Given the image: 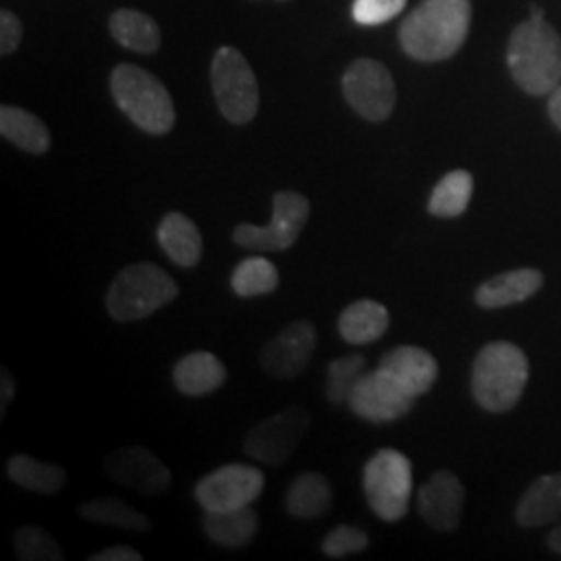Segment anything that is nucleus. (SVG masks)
Returning <instances> with one entry per match:
<instances>
[{
  "instance_id": "1",
  "label": "nucleus",
  "mask_w": 561,
  "mask_h": 561,
  "mask_svg": "<svg viewBox=\"0 0 561 561\" xmlns=\"http://www.w3.org/2000/svg\"><path fill=\"white\" fill-rule=\"evenodd\" d=\"M470 15V0H422L401 23V48L424 62L449 59L468 36Z\"/></svg>"
},
{
  "instance_id": "25",
  "label": "nucleus",
  "mask_w": 561,
  "mask_h": 561,
  "mask_svg": "<svg viewBox=\"0 0 561 561\" xmlns=\"http://www.w3.org/2000/svg\"><path fill=\"white\" fill-rule=\"evenodd\" d=\"M0 134L27 154H46L50 150V131L41 117L20 106H0Z\"/></svg>"
},
{
  "instance_id": "4",
  "label": "nucleus",
  "mask_w": 561,
  "mask_h": 561,
  "mask_svg": "<svg viewBox=\"0 0 561 561\" xmlns=\"http://www.w3.org/2000/svg\"><path fill=\"white\" fill-rule=\"evenodd\" d=\"M111 94L121 113L150 136L175 127V104L159 78L131 62H119L111 73Z\"/></svg>"
},
{
  "instance_id": "12",
  "label": "nucleus",
  "mask_w": 561,
  "mask_h": 561,
  "mask_svg": "<svg viewBox=\"0 0 561 561\" xmlns=\"http://www.w3.org/2000/svg\"><path fill=\"white\" fill-rule=\"evenodd\" d=\"M104 472L111 481L146 497H159L173 484L171 470L144 447H121L104 458Z\"/></svg>"
},
{
  "instance_id": "23",
  "label": "nucleus",
  "mask_w": 561,
  "mask_h": 561,
  "mask_svg": "<svg viewBox=\"0 0 561 561\" xmlns=\"http://www.w3.org/2000/svg\"><path fill=\"white\" fill-rule=\"evenodd\" d=\"M108 32L123 48L152 55L161 48V27L150 15L136 9H119L108 18Z\"/></svg>"
},
{
  "instance_id": "18",
  "label": "nucleus",
  "mask_w": 561,
  "mask_h": 561,
  "mask_svg": "<svg viewBox=\"0 0 561 561\" xmlns=\"http://www.w3.org/2000/svg\"><path fill=\"white\" fill-rule=\"evenodd\" d=\"M227 381V368L210 352H192L173 368V382L183 396L201 398L217 391Z\"/></svg>"
},
{
  "instance_id": "9",
  "label": "nucleus",
  "mask_w": 561,
  "mask_h": 561,
  "mask_svg": "<svg viewBox=\"0 0 561 561\" xmlns=\"http://www.w3.org/2000/svg\"><path fill=\"white\" fill-rule=\"evenodd\" d=\"M341 90L347 104L362 119L381 123L396 111V81L391 71L379 60H354L343 73Z\"/></svg>"
},
{
  "instance_id": "3",
  "label": "nucleus",
  "mask_w": 561,
  "mask_h": 561,
  "mask_svg": "<svg viewBox=\"0 0 561 561\" xmlns=\"http://www.w3.org/2000/svg\"><path fill=\"white\" fill-rule=\"evenodd\" d=\"M528 382V358L510 341L484 345L472 364V398L482 410L502 414L520 401Z\"/></svg>"
},
{
  "instance_id": "27",
  "label": "nucleus",
  "mask_w": 561,
  "mask_h": 561,
  "mask_svg": "<svg viewBox=\"0 0 561 561\" xmlns=\"http://www.w3.org/2000/svg\"><path fill=\"white\" fill-rule=\"evenodd\" d=\"M474 180L468 171L458 169L443 178L431 198H428V213L439 219H458L466 213L468 204L472 201Z\"/></svg>"
},
{
  "instance_id": "15",
  "label": "nucleus",
  "mask_w": 561,
  "mask_h": 561,
  "mask_svg": "<svg viewBox=\"0 0 561 561\" xmlns=\"http://www.w3.org/2000/svg\"><path fill=\"white\" fill-rule=\"evenodd\" d=\"M466 491L449 470H437L419 491V514L431 528L451 533L460 526Z\"/></svg>"
},
{
  "instance_id": "29",
  "label": "nucleus",
  "mask_w": 561,
  "mask_h": 561,
  "mask_svg": "<svg viewBox=\"0 0 561 561\" xmlns=\"http://www.w3.org/2000/svg\"><path fill=\"white\" fill-rule=\"evenodd\" d=\"M279 287V271L264 256H250L241 261L231 275V289L240 298H256L273 294Z\"/></svg>"
},
{
  "instance_id": "34",
  "label": "nucleus",
  "mask_w": 561,
  "mask_h": 561,
  "mask_svg": "<svg viewBox=\"0 0 561 561\" xmlns=\"http://www.w3.org/2000/svg\"><path fill=\"white\" fill-rule=\"evenodd\" d=\"M23 41V25L20 18L11 11H2L0 13V55L9 57L20 48Z\"/></svg>"
},
{
  "instance_id": "13",
  "label": "nucleus",
  "mask_w": 561,
  "mask_h": 561,
  "mask_svg": "<svg viewBox=\"0 0 561 561\" xmlns=\"http://www.w3.org/2000/svg\"><path fill=\"white\" fill-rule=\"evenodd\" d=\"M414 400V396L377 368L362 375L347 405L362 421L393 422L412 412Z\"/></svg>"
},
{
  "instance_id": "14",
  "label": "nucleus",
  "mask_w": 561,
  "mask_h": 561,
  "mask_svg": "<svg viewBox=\"0 0 561 561\" xmlns=\"http://www.w3.org/2000/svg\"><path fill=\"white\" fill-rule=\"evenodd\" d=\"M317 327L310 321L287 324L261 352L262 370L280 381L300 377L317 350Z\"/></svg>"
},
{
  "instance_id": "37",
  "label": "nucleus",
  "mask_w": 561,
  "mask_h": 561,
  "mask_svg": "<svg viewBox=\"0 0 561 561\" xmlns=\"http://www.w3.org/2000/svg\"><path fill=\"white\" fill-rule=\"evenodd\" d=\"M549 117L556 123V127L561 129V83L551 92L549 99Z\"/></svg>"
},
{
  "instance_id": "17",
  "label": "nucleus",
  "mask_w": 561,
  "mask_h": 561,
  "mask_svg": "<svg viewBox=\"0 0 561 561\" xmlns=\"http://www.w3.org/2000/svg\"><path fill=\"white\" fill-rule=\"evenodd\" d=\"M545 283L541 271L537 268H516L507 271L493 279L484 280L474 294V300L486 310L505 308L533 298Z\"/></svg>"
},
{
  "instance_id": "19",
  "label": "nucleus",
  "mask_w": 561,
  "mask_h": 561,
  "mask_svg": "<svg viewBox=\"0 0 561 561\" xmlns=\"http://www.w3.org/2000/svg\"><path fill=\"white\" fill-rule=\"evenodd\" d=\"M157 240L169 261L181 268H194L202 259V236L196 222L181 213H169L162 217L157 229Z\"/></svg>"
},
{
  "instance_id": "11",
  "label": "nucleus",
  "mask_w": 561,
  "mask_h": 561,
  "mask_svg": "<svg viewBox=\"0 0 561 561\" xmlns=\"http://www.w3.org/2000/svg\"><path fill=\"white\" fill-rule=\"evenodd\" d=\"M310 426V414L301 405H289L279 414L259 422L245 437L243 451L266 466L287 460Z\"/></svg>"
},
{
  "instance_id": "26",
  "label": "nucleus",
  "mask_w": 561,
  "mask_h": 561,
  "mask_svg": "<svg viewBox=\"0 0 561 561\" xmlns=\"http://www.w3.org/2000/svg\"><path fill=\"white\" fill-rule=\"evenodd\" d=\"M7 474L21 489L41 495H57L67 484V472L62 466L34 460L25 454H18L7 461Z\"/></svg>"
},
{
  "instance_id": "36",
  "label": "nucleus",
  "mask_w": 561,
  "mask_h": 561,
  "mask_svg": "<svg viewBox=\"0 0 561 561\" xmlns=\"http://www.w3.org/2000/svg\"><path fill=\"white\" fill-rule=\"evenodd\" d=\"M15 398V377L9 368H2L0 377V419H4L9 403Z\"/></svg>"
},
{
  "instance_id": "35",
  "label": "nucleus",
  "mask_w": 561,
  "mask_h": 561,
  "mask_svg": "<svg viewBox=\"0 0 561 561\" xmlns=\"http://www.w3.org/2000/svg\"><path fill=\"white\" fill-rule=\"evenodd\" d=\"M144 556L140 551H136L134 547H127V545H113V547H106L99 553L90 556V561H141Z\"/></svg>"
},
{
  "instance_id": "38",
  "label": "nucleus",
  "mask_w": 561,
  "mask_h": 561,
  "mask_svg": "<svg viewBox=\"0 0 561 561\" xmlns=\"http://www.w3.org/2000/svg\"><path fill=\"white\" fill-rule=\"evenodd\" d=\"M547 545H549V549H551V551H556V553H560L561 556V524L560 526H556V528L549 533V537H547Z\"/></svg>"
},
{
  "instance_id": "22",
  "label": "nucleus",
  "mask_w": 561,
  "mask_h": 561,
  "mask_svg": "<svg viewBox=\"0 0 561 561\" xmlns=\"http://www.w3.org/2000/svg\"><path fill=\"white\" fill-rule=\"evenodd\" d=\"M202 528L210 541L229 549H240L254 541L261 528V518L250 505L229 512H206Z\"/></svg>"
},
{
  "instance_id": "32",
  "label": "nucleus",
  "mask_w": 561,
  "mask_h": 561,
  "mask_svg": "<svg viewBox=\"0 0 561 561\" xmlns=\"http://www.w3.org/2000/svg\"><path fill=\"white\" fill-rule=\"evenodd\" d=\"M370 545L368 535L356 528V526H347V524H341L335 526L322 541V553L327 558H333V560H340L345 556H352V553H362L366 547Z\"/></svg>"
},
{
  "instance_id": "10",
  "label": "nucleus",
  "mask_w": 561,
  "mask_h": 561,
  "mask_svg": "<svg viewBox=\"0 0 561 561\" xmlns=\"http://www.w3.org/2000/svg\"><path fill=\"white\" fill-rule=\"evenodd\" d=\"M264 491V474L254 466L227 463L204 479L194 489V497L204 512H229L248 507Z\"/></svg>"
},
{
  "instance_id": "24",
  "label": "nucleus",
  "mask_w": 561,
  "mask_h": 561,
  "mask_svg": "<svg viewBox=\"0 0 561 561\" xmlns=\"http://www.w3.org/2000/svg\"><path fill=\"white\" fill-rule=\"evenodd\" d=\"M333 505L331 482L321 472H304L285 495V510L298 520H317Z\"/></svg>"
},
{
  "instance_id": "6",
  "label": "nucleus",
  "mask_w": 561,
  "mask_h": 561,
  "mask_svg": "<svg viewBox=\"0 0 561 561\" xmlns=\"http://www.w3.org/2000/svg\"><path fill=\"white\" fill-rule=\"evenodd\" d=\"M210 83L222 117L248 125L259 115L261 88L248 59L233 46H221L210 65Z\"/></svg>"
},
{
  "instance_id": "30",
  "label": "nucleus",
  "mask_w": 561,
  "mask_h": 561,
  "mask_svg": "<svg viewBox=\"0 0 561 561\" xmlns=\"http://www.w3.org/2000/svg\"><path fill=\"white\" fill-rule=\"evenodd\" d=\"M364 373H366V358L360 354L331 362L327 368V389H324L329 403L333 405L347 403L356 382L360 381Z\"/></svg>"
},
{
  "instance_id": "28",
  "label": "nucleus",
  "mask_w": 561,
  "mask_h": 561,
  "mask_svg": "<svg viewBox=\"0 0 561 561\" xmlns=\"http://www.w3.org/2000/svg\"><path fill=\"white\" fill-rule=\"evenodd\" d=\"M78 514L83 520L94 522V524H104V526H113L129 533H150L148 516H144L119 497L88 500L81 503Z\"/></svg>"
},
{
  "instance_id": "20",
  "label": "nucleus",
  "mask_w": 561,
  "mask_h": 561,
  "mask_svg": "<svg viewBox=\"0 0 561 561\" xmlns=\"http://www.w3.org/2000/svg\"><path fill=\"white\" fill-rule=\"evenodd\" d=\"M389 310L381 301H352L340 314L337 331L341 337L352 345H366L381 340L389 329Z\"/></svg>"
},
{
  "instance_id": "2",
  "label": "nucleus",
  "mask_w": 561,
  "mask_h": 561,
  "mask_svg": "<svg viewBox=\"0 0 561 561\" xmlns=\"http://www.w3.org/2000/svg\"><path fill=\"white\" fill-rule=\"evenodd\" d=\"M507 65L516 83L533 96L551 94L561 83V36L545 21L520 23L507 46Z\"/></svg>"
},
{
  "instance_id": "21",
  "label": "nucleus",
  "mask_w": 561,
  "mask_h": 561,
  "mask_svg": "<svg viewBox=\"0 0 561 561\" xmlns=\"http://www.w3.org/2000/svg\"><path fill=\"white\" fill-rule=\"evenodd\" d=\"M516 520L524 528L561 520V474H545L526 489L516 507Z\"/></svg>"
},
{
  "instance_id": "16",
  "label": "nucleus",
  "mask_w": 561,
  "mask_h": 561,
  "mask_svg": "<svg viewBox=\"0 0 561 561\" xmlns=\"http://www.w3.org/2000/svg\"><path fill=\"white\" fill-rule=\"evenodd\" d=\"M379 368L414 398L428 393L439 377V364L433 354L416 345H400L387 352Z\"/></svg>"
},
{
  "instance_id": "33",
  "label": "nucleus",
  "mask_w": 561,
  "mask_h": 561,
  "mask_svg": "<svg viewBox=\"0 0 561 561\" xmlns=\"http://www.w3.org/2000/svg\"><path fill=\"white\" fill-rule=\"evenodd\" d=\"M408 0H354L352 15L360 25H381L400 15Z\"/></svg>"
},
{
  "instance_id": "7",
  "label": "nucleus",
  "mask_w": 561,
  "mask_h": 561,
  "mask_svg": "<svg viewBox=\"0 0 561 561\" xmlns=\"http://www.w3.org/2000/svg\"><path fill=\"white\" fill-rule=\"evenodd\" d=\"M364 495L385 522L405 518L412 497V461L398 449H381L364 466Z\"/></svg>"
},
{
  "instance_id": "8",
  "label": "nucleus",
  "mask_w": 561,
  "mask_h": 561,
  "mask_svg": "<svg viewBox=\"0 0 561 561\" xmlns=\"http://www.w3.org/2000/svg\"><path fill=\"white\" fill-rule=\"evenodd\" d=\"M310 219V201L294 190H280L273 196V219L266 227L241 222L233 241L250 252H285L300 238Z\"/></svg>"
},
{
  "instance_id": "31",
  "label": "nucleus",
  "mask_w": 561,
  "mask_h": 561,
  "mask_svg": "<svg viewBox=\"0 0 561 561\" xmlns=\"http://www.w3.org/2000/svg\"><path fill=\"white\" fill-rule=\"evenodd\" d=\"M13 545L21 561H60L65 558L59 542L41 526L18 528Z\"/></svg>"
},
{
  "instance_id": "5",
  "label": "nucleus",
  "mask_w": 561,
  "mask_h": 561,
  "mask_svg": "<svg viewBox=\"0 0 561 561\" xmlns=\"http://www.w3.org/2000/svg\"><path fill=\"white\" fill-rule=\"evenodd\" d=\"M180 296V285L152 262H138L121 268L106 291V310L113 321L148 319Z\"/></svg>"
}]
</instances>
